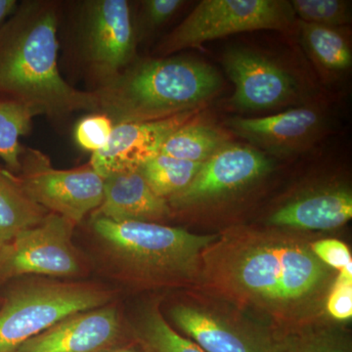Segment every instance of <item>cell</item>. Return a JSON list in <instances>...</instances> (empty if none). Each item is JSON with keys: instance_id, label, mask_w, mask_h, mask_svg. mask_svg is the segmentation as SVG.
<instances>
[{"instance_id": "cell-1", "label": "cell", "mask_w": 352, "mask_h": 352, "mask_svg": "<svg viewBox=\"0 0 352 352\" xmlns=\"http://www.w3.org/2000/svg\"><path fill=\"white\" fill-rule=\"evenodd\" d=\"M199 280L222 298L285 322L318 310L333 283L331 267L309 243L247 228L217 236L203 252Z\"/></svg>"}, {"instance_id": "cell-2", "label": "cell", "mask_w": 352, "mask_h": 352, "mask_svg": "<svg viewBox=\"0 0 352 352\" xmlns=\"http://www.w3.org/2000/svg\"><path fill=\"white\" fill-rule=\"evenodd\" d=\"M57 27L54 4H18L0 28V94L21 102L36 116L98 113L96 94L76 89L60 73Z\"/></svg>"}, {"instance_id": "cell-3", "label": "cell", "mask_w": 352, "mask_h": 352, "mask_svg": "<svg viewBox=\"0 0 352 352\" xmlns=\"http://www.w3.org/2000/svg\"><path fill=\"white\" fill-rule=\"evenodd\" d=\"M214 67L186 57L132 62L95 90L99 112L113 124L154 122L193 112L219 91Z\"/></svg>"}, {"instance_id": "cell-4", "label": "cell", "mask_w": 352, "mask_h": 352, "mask_svg": "<svg viewBox=\"0 0 352 352\" xmlns=\"http://www.w3.org/2000/svg\"><path fill=\"white\" fill-rule=\"evenodd\" d=\"M92 230L112 270L141 287L178 286L199 280L201 256L219 235H199L154 222L92 217Z\"/></svg>"}, {"instance_id": "cell-5", "label": "cell", "mask_w": 352, "mask_h": 352, "mask_svg": "<svg viewBox=\"0 0 352 352\" xmlns=\"http://www.w3.org/2000/svg\"><path fill=\"white\" fill-rule=\"evenodd\" d=\"M113 298L111 289L89 282L38 276L19 280L2 298L0 352H14L69 315L105 307Z\"/></svg>"}, {"instance_id": "cell-6", "label": "cell", "mask_w": 352, "mask_h": 352, "mask_svg": "<svg viewBox=\"0 0 352 352\" xmlns=\"http://www.w3.org/2000/svg\"><path fill=\"white\" fill-rule=\"evenodd\" d=\"M295 20L291 2L285 0H203L162 41L157 52L166 56L239 32H287Z\"/></svg>"}, {"instance_id": "cell-7", "label": "cell", "mask_w": 352, "mask_h": 352, "mask_svg": "<svg viewBox=\"0 0 352 352\" xmlns=\"http://www.w3.org/2000/svg\"><path fill=\"white\" fill-rule=\"evenodd\" d=\"M76 224L50 212L36 226L0 245V286L22 276L78 277L85 271L73 244Z\"/></svg>"}, {"instance_id": "cell-8", "label": "cell", "mask_w": 352, "mask_h": 352, "mask_svg": "<svg viewBox=\"0 0 352 352\" xmlns=\"http://www.w3.org/2000/svg\"><path fill=\"white\" fill-rule=\"evenodd\" d=\"M18 184L31 200L53 214L80 221L102 204L104 179L90 164L75 170H57L43 152L24 148Z\"/></svg>"}, {"instance_id": "cell-9", "label": "cell", "mask_w": 352, "mask_h": 352, "mask_svg": "<svg viewBox=\"0 0 352 352\" xmlns=\"http://www.w3.org/2000/svg\"><path fill=\"white\" fill-rule=\"evenodd\" d=\"M171 320L206 352H288L287 338L206 305L176 303Z\"/></svg>"}, {"instance_id": "cell-10", "label": "cell", "mask_w": 352, "mask_h": 352, "mask_svg": "<svg viewBox=\"0 0 352 352\" xmlns=\"http://www.w3.org/2000/svg\"><path fill=\"white\" fill-rule=\"evenodd\" d=\"M83 52L102 83L112 80L133 62L135 32L126 0H94L85 4Z\"/></svg>"}, {"instance_id": "cell-11", "label": "cell", "mask_w": 352, "mask_h": 352, "mask_svg": "<svg viewBox=\"0 0 352 352\" xmlns=\"http://www.w3.org/2000/svg\"><path fill=\"white\" fill-rule=\"evenodd\" d=\"M270 170V160L258 150L228 143L205 162L188 187L168 204L170 208L208 204L245 188Z\"/></svg>"}, {"instance_id": "cell-12", "label": "cell", "mask_w": 352, "mask_h": 352, "mask_svg": "<svg viewBox=\"0 0 352 352\" xmlns=\"http://www.w3.org/2000/svg\"><path fill=\"white\" fill-rule=\"evenodd\" d=\"M222 65L235 85L231 104L239 110H271L295 100L294 78L263 55L232 47L224 53Z\"/></svg>"}, {"instance_id": "cell-13", "label": "cell", "mask_w": 352, "mask_h": 352, "mask_svg": "<svg viewBox=\"0 0 352 352\" xmlns=\"http://www.w3.org/2000/svg\"><path fill=\"white\" fill-rule=\"evenodd\" d=\"M197 111L154 122H122L113 126L105 147L94 153L90 166L102 178L138 170L157 156L173 132L191 122Z\"/></svg>"}, {"instance_id": "cell-14", "label": "cell", "mask_w": 352, "mask_h": 352, "mask_svg": "<svg viewBox=\"0 0 352 352\" xmlns=\"http://www.w3.org/2000/svg\"><path fill=\"white\" fill-rule=\"evenodd\" d=\"M122 325L111 305L69 315L14 352H103L120 346Z\"/></svg>"}, {"instance_id": "cell-15", "label": "cell", "mask_w": 352, "mask_h": 352, "mask_svg": "<svg viewBox=\"0 0 352 352\" xmlns=\"http://www.w3.org/2000/svg\"><path fill=\"white\" fill-rule=\"evenodd\" d=\"M321 113L309 107L291 109L263 118H233L227 124L241 138L274 154H291L314 142L320 131Z\"/></svg>"}, {"instance_id": "cell-16", "label": "cell", "mask_w": 352, "mask_h": 352, "mask_svg": "<svg viewBox=\"0 0 352 352\" xmlns=\"http://www.w3.org/2000/svg\"><path fill=\"white\" fill-rule=\"evenodd\" d=\"M170 214L168 201L153 191L140 171L132 170L104 178L103 201L92 217L157 223Z\"/></svg>"}, {"instance_id": "cell-17", "label": "cell", "mask_w": 352, "mask_h": 352, "mask_svg": "<svg viewBox=\"0 0 352 352\" xmlns=\"http://www.w3.org/2000/svg\"><path fill=\"white\" fill-rule=\"evenodd\" d=\"M351 217V192L329 188L285 204L270 215L268 224L305 230H332L346 224Z\"/></svg>"}, {"instance_id": "cell-18", "label": "cell", "mask_w": 352, "mask_h": 352, "mask_svg": "<svg viewBox=\"0 0 352 352\" xmlns=\"http://www.w3.org/2000/svg\"><path fill=\"white\" fill-rule=\"evenodd\" d=\"M48 214L23 191L14 173L0 168V245L38 226Z\"/></svg>"}, {"instance_id": "cell-19", "label": "cell", "mask_w": 352, "mask_h": 352, "mask_svg": "<svg viewBox=\"0 0 352 352\" xmlns=\"http://www.w3.org/2000/svg\"><path fill=\"white\" fill-rule=\"evenodd\" d=\"M302 43L316 66L327 75H340L352 65L351 44L340 28L298 22Z\"/></svg>"}, {"instance_id": "cell-20", "label": "cell", "mask_w": 352, "mask_h": 352, "mask_svg": "<svg viewBox=\"0 0 352 352\" xmlns=\"http://www.w3.org/2000/svg\"><path fill=\"white\" fill-rule=\"evenodd\" d=\"M228 143L223 132L191 120L168 136L160 154L204 164Z\"/></svg>"}, {"instance_id": "cell-21", "label": "cell", "mask_w": 352, "mask_h": 352, "mask_svg": "<svg viewBox=\"0 0 352 352\" xmlns=\"http://www.w3.org/2000/svg\"><path fill=\"white\" fill-rule=\"evenodd\" d=\"M36 113L19 101L0 96V159L8 170L17 175L21 170V136L29 133Z\"/></svg>"}, {"instance_id": "cell-22", "label": "cell", "mask_w": 352, "mask_h": 352, "mask_svg": "<svg viewBox=\"0 0 352 352\" xmlns=\"http://www.w3.org/2000/svg\"><path fill=\"white\" fill-rule=\"evenodd\" d=\"M201 166L203 164L159 154L138 170L153 191L168 201L188 187Z\"/></svg>"}, {"instance_id": "cell-23", "label": "cell", "mask_w": 352, "mask_h": 352, "mask_svg": "<svg viewBox=\"0 0 352 352\" xmlns=\"http://www.w3.org/2000/svg\"><path fill=\"white\" fill-rule=\"evenodd\" d=\"M135 333L146 352H206L193 340L183 337L171 327L157 303L141 312Z\"/></svg>"}, {"instance_id": "cell-24", "label": "cell", "mask_w": 352, "mask_h": 352, "mask_svg": "<svg viewBox=\"0 0 352 352\" xmlns=\"http://www.w3.org/2000/svg\"><path fill=\"white\" fill-rule=\"evenodd\" d=\"M294 12L300 22L340 28L351 22V4L342 0H294Z\"/></svg>"}, {"instance_id": "cell-25", "label": "cell", "mask_w": 352, "mask_h": 352, "mask_svg": "<svg viewBox=\"0 0 352 352\" xmlns=\"http://www.w3.org/2000/svg\"><path fill=\"white\" fill-rule=\"evenodd\" d=\"M113 120L102 113H94L80 120L75 129L78 144L94 153L105 147L113 129Z\"/></svg>"}, {"instance_id": "cell-26", "label": "cell", "mask_w": 352, "mask_h": 352, "mask_svg": "<svg viewBox=\"0 0 352 352\" xmlns=\"http://www.w3.org/2000/svg\"><path fill=\"white\" fill-rule=\"evenodd\" d=\"M287 342L288 352H351L346 340L326 331L287 337Z\"/></svg>"}, {"instance_id": "cell-27", "label": "cell", "mask_w": 352, "mask_h": 352, "mask_svg": "<svg viewBox=\"0 0 352 352\" xmlns=\"http://www.w3.org/2000/svg\"><path fill=\"white\" fill-rule=\"evenodd\" d=\"M328 314L339 321L352 317V275L340 271L326 298Z\"/></svg>"}, {"instance_id": "cell-28", "label": "cell", "mask_w": 352, "mask_h": 352, "mask_svg": "<svg viewBox=\"0 0 352 352\" xmlns=\"http://www.w3.org/2000/svg\"><path fill=\"white\" fill-rule=\"evenodd\" d=\"M312 252L319 261L339 271L352 266L349 247L337 239H324L310 243Z\"/></svg>"}, {"instance_id": "cell-29", "label": "cell", "mask_w": 352, "mask_h": 352, "mask_svg": "<svg viewBox=\"0 0 352 352\" xmlns=\"http://www.w3.org/2000/svg\"><path fill=\"white\" fill-rule=\"evenodd\" d=\"M182 0H146L143 2V21L149 30L157 29L173 17L184 4Z\"/></svg>"}, {"instance_id": "cell-30", "label": "cell", "mask_w": 352, "mask_h": 352, "mask_svg": "<svg viewBox=\"0 0 352 352\" xmlns=\"http://www.w3.org/2000/svg\"><path fill=\"white\" fill-rule=\"evenodd\" d=\"M17 6V1L15 0H0V28L15 11Z\"/></svg>"}, {"instance_id": "cell-31", "label": "cell", "mask_w": 352, "mask_h": 352, "mask_svg": "<svg viewBox=\"0 0 352 352\" xmlns=\"http://www.w3.org/2000/svg\"><path fill=\"white\" fill-rule=\"evenodd\" d=\"M103 352H146L144 349L143 351H140V349H136V347L133 346H113L112 349H107V351Z\"/></svg>"}, {"instance_id": "cell-32", "label": "cell", "mask_w": 352, "mask_h": 352, "mask_svg": "<svg viewBox=\"0 0 352 352\" xmlns=\"http://www.w3.org/2000/svg\"><path fill=\"white\" fill-rule=\"evenodd\" d=\"M1 303H2V298H0V307H1Z\"/></svg>"}]
</instances>
